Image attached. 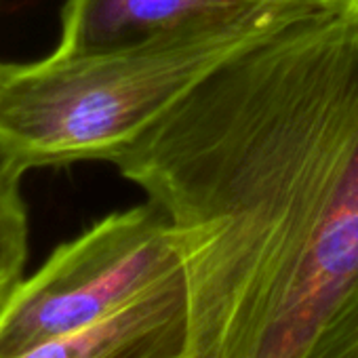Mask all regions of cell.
<instances>
[{
  "instance_id": "7",
  "label": "cell",
  "mask_w": 358,
  "mask_h": 358,
  "mask_svg": "<svg viewBox=\"0 0 358 358\" xmlns=\"http://www.w3.org/2000/svg\"><path fill=\"white\" fill-rule=\"evenodd\" d=\"M306 358H358V293L327 322Z\"/></svg>"
},
{
  "instance_id": "6",
  "label": "cell",
  "mask_w": 358,
  "mask_h": 358,
  "mask_svg": "<svg viewBox=\"0 0 358 358\" xmlns=\"http://www.w3.org/2000/svg\"><path fill=\"white\" fill-rule=\"evenodd\" d=\"M24 173L0 158V308L26 278L30 215L22 194Z\"/></svg>"
},
{
  "instance_id": "1",
  "label": "cell",
  "mask_w": 358,
  "mask_h": 358,
  "mask_svg": "<svg viewBox=\"0 0 358 358\" xmlns=\"http://www.w3.org/2000/svg\"><path fill=\"white\" fill-rule=\"evenodd\" d=\"M114 164L166 222L182 358H306L358 293V22L329 7L291 22Z\"/></svg>"
},
{
  "instance_id": "5",
  "label": "cell",
  "mask_w": 358,
  "mask_h": 358,
  "mask_svg": "<svg viewBox=\"0 0 358 358\" xmlns=\"http://www.w3.org/2000/svg\"><path fill=\"white\" fill-rule=\"evenodd\" d=\"M184 341L186 297L179 270L110 316L7 358H182Z\"/></svg>"
},
{
  "instance_id": "2",
  "label": "cell",
  "mask_w": 358,
  "mask_h": 358,
  "mask_svg": "<svg viewBox=\"0 0 358 358\" xmlns=\"http://www.w3.org/2000/svg\"><path fill=\"white\" fill-rule=\"evenodd\" d=\"M327 7L295 0L205 32L127 47L0 62V158L22 173L85 160L116 162L148 129L224 64Z\"/></svg>"
},
{
  "instance_id": "4",
  "label": "cell",
  "mask_w": 358,
  "mask_h": 358,
  "mask_svg": "<svg viewBox=\"0 0 358 358\" xmlns=\"http://www.w3.org/2000/svg\"><path fill=\"white\" fill-rule=\"evenodd\" d=\"M295 0H66L62 51H97L226 28Z\"/></svg>"
},
{
  "instance_id": "8",
  "label": "cell",
  "mask_w": 358,
  "mask_h": 358,
  "mask_svg": "<svg viewBox=\"0 0 358 358\" xmlns=\"http://www.w3.org/2000/svg\"><path fill=\"white\" fill-rule=\"evenodd\" d=\"M327 7L333 9L339 15H345L350 20L358 22V0H324Z\"/></svg>"
},
{
  "instance_id": "3",
  "label": "cell",
  "mask_w": 358,
  "mask_h": 358,
  "mask_svg": "<svg viewBox=\"0 0 358 358\" xmlns=\"http://www.w3.org/2000/svg\"><path fill=\"white\" fill-rule=\"evenodd\" d=\"M179 270L154 205L110 213L55 247L0 308V358L93 324Z\"/></svg>"
}]
</instances>
